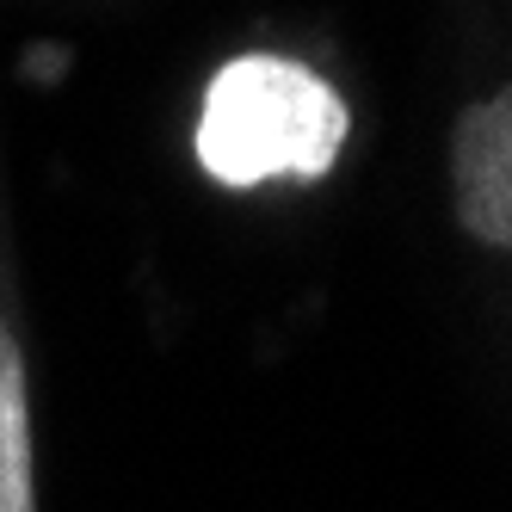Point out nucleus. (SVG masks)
<instances>
[{
    "instance_id": "nucleus-1",
    "label": "nucleus",
    "mask_w": 512,
    "mask_h": 512,
    "mask_svg": "<svg viewBox=\"0 0 512 512\" xmlns=\"http://www.w3.org/2000/svg\"><path fill=\"white\" fill-rule=\"evenodd\" d=\"M346 142V105L309 68L284 56H241L210 81L198 118V161L223 186L315 179Z\"/></svg>"
},
{
    "instance_id": "nucleus-2",
    "label": "nucleus",
    "mask_w": 512,
    "mask_h": 512,
    "mask_svg": "<svg viewBox=\"0 0 512 512\" xmlns=\"http://www.w3.org/2000/svg\"><path fill=\"white\" fill-rule=\"evenodd\" d=\"M451 204L457 223L488 241L512 247V87L469 105L451 130Z\"/></svg>"
},
{
    "instance_id": "nucleus-3",
    "label": "nucleus",
    "mask_w": 512,
    "mask_h": 512,
    "mask_svg": "<svg viewBox=\"0 0 512 512\" xmlns=\"http://www.w3.org/2000/svg\"><path fill=\"white\" fill-rule=\"evenodd\" d=\"M31 414H25V358L0 327V512H31Z\"/></svg>"
}]
</instances>
